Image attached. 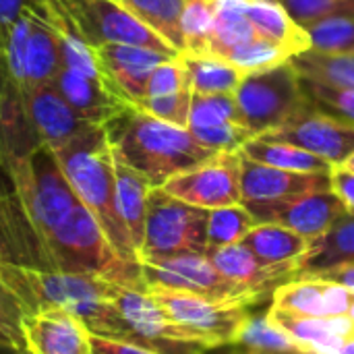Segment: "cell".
<instances>
[{
  "label": "cell",
  "instance_id": "53",
  "mask_svg": "<svg viewBox=\"0 0 354 354\" xmlns=\"http://www.w3.org/2000/svg\"><path fill=\"white\" fill-rule=\"evenodd\" d=\"M203 354H214V348H207ZM228 354H234V346H232V353H228Z\"/></svg>",
  "mask_w": 354,
  "mask_h": 354
},
{
  "label": "cell",
  "instance_id": "29",
  "mask_svg": "<svg viewBox=\"0 0 354 354\" xmlns=\"http://www.w3.org/2000/svg\"><path fill=\"white\" fill-rule=\"evenodd\" d=\"M183 62L193 93H234L249 75L247 71L214 56H183Z\"/></svg>",
  "mask_w": 354,
  "mask_h": 354
},
{
  "label": "cell",
  "instance_id": "24",
  "mask_svg": "<svg viewBox=\"0 0 354 354\" xmlns=\"http://www.w3.org/2000/svg\"><path fill=\"white\" fill-rule=\"evenodd\" d=\"M116 168V205L120 220L131 236V243L137 251V257L143 247L145 236V218H147V199L151 193V185L133 168L114 160Z\"/></svg>",
  "mask_w": 354,
  "mask_h": 354
},
{
  "label": "cell",
  "instance_id": "42",
  "mask_svg": "<svg viewBox=\"0 0 354 354\" xmlns=\"http://www.w3.org/2000/svg\"><path fill=\"white\" fill-rule=\"evenodd\" d=\"M27 315L23 303L0 282V338L25 353L21 326Z\"/></svg>",
  "mask_w": 354,
  "mask_h": 354
},
{
  "label": "cell",
  "instance_id": "21",
  "mask_svg": "<svg viewBox=\"0 0 354 354\" xmlns=\"http://www.w3.org/2000/svg\"><path fill=\"white\" fill-rule=\"evenodd\" d=\"M31 27L27 39V56H25V89L52 83L62 66L60 48L54 23L48 12L46 0L29 8Z\"/></svg>",
  "mask_w": 354,
  "mask_h": 354
},
{
  "label": "cell",
  "instance_id": "17",
  "mask_svg": "<svg viewBox=\"0 0 354 354\" xmlns=\"http://www.w3.org/2000/svg\"><path fill=\"white\" fill-rule=\"evenodd\" d=\"M25 104L41 145L50 149L75 139L91 127H100L81 118L60 95L54 83L25 89Z\"/></svg>",
  "mask_w": 354,
  "mask_h": 354
},
{
  "label": "cell",
  "instance_id": "8",
  "mask_svg": "<svg viewBox=\"0 0 354 354\" xmlns=\"http://www.w3.org/2000/svg\"><path fill=\"white\" fill-rule=\"evenodd\" d=\"M139 266L145 288L193 292L216 301H259V297L224 278L205 255H174Z\"/></svg>",
  "mask_w": 354,
  "mask_h": 354
},
{
  "label": "cell",
  "instance_id": "27",
  "mask_svg": "<svg viewBox=\"0 0 354 354\" xmlns=\"http://www.w3.org/2000/svg\"><path fill=\"white\" fill-rule=\"evenodd\" d=\"M255 35L245 15V0H216V25L207 56L224 60L232 50L251 41Z\"/></svg>",
  "mask_w": 354,
  "mask_h": 354
},
{
  "label": "cell",
  "instance_id": "50",
  "mask_svg": "<svg viewBox=\"0 0 354 354\" xmlns=\"http://www.w3.org/2000/svg\"><path fill=\"white\" fill-rule=\"evenodd\" d=\"M340 166H344L346 170H353L354 172V153L348 158V160H346V162H344V164H340Z\"/></svg>",
  "mask_w": 354,
  "mask_h": 354
},
{
  "label": "cell",
  "instance_id": "30",
  "mask_svg": "<svg viewBox=\"0 0 354 354\" xmlns=\"http://www.w3.org/2000/svg\"><path fill=\"white\" fill-rule=\"evenodd\" d=\"M290 62L303 79L354 89V56L322 54L315 50H307L303 54L292 56Z\"/></svg>",
  "mask_w": 354,
  "mask_h": 354
},
{
  "label": "cell",
  "instance_id": "55",
  "mask_svg": "<svg viewBox=\"0 0 354 354\" xmlns=\"http://www.w3.org/2000/svg\"><path fill=\"white\" fill-rule=\"evenodd\" d=\"M353 338H354V336H353Z\"/></svg>",
  "mask_w": 354,
  "mask_h": 354
},
{
  "label": "cell",
  "instance_id": "6",
  "mask_svg": "<svg viewBox=\"0 0 354 354\" xmlns=\"http://www.w3.org/2000/svg\"><path fill=\"white\" fill-rule=\"evenodd\" d=\"M147 292L178 328L207 348L232 346L255 305L249 301H216L193 292L162 288H147Z\"/></svg>",
  "mask_w": 354,
  "mask_h": 354
},
{
  "label": "cell",
  "instance_id": "20",
  "mask_svg": "<svg viewBox=\"0 0 354 354\" xmlns=\"http://www.w3.org/2000/svg\"><path fill=\"white\" fill-rule=\"evenodd\" d=\"M354 292L346 286L326 280H290L272 292V305L290 309L309 317H342L348 315Z\"/></svg>",
  "mask_w": 354,
  "mask_h": 354
},
{
  "label": "cell",
  "instance_id": "31",
  "mask_svg": "<svg viewBox=\"0 0 354 354\" xmlns=\"http://www.w3.org/2000/svg\"><path fill=\"white\" fill-rule=\"evenodd\" d=\"M216 25V0H185L180 31L185 39L183 56H207Z\"/></svg>",
  "mask_w": 354,
  "mask_h": 354
},
{
  "label": "cell",
  "instance_id": "19",
  "mask_svg": "<svg viewBox=\"0 0 354 354\" xmlns=\"http://www.w3.org/2000/svg\"><path fill=\"white\" fill-rule=\"evenodd\" d=\"M205 257L224 278L243 286L259 299L268 290H276L278 286L295 280V266H263L243 243L222 249H209L205 251Z\"/></svg>",
  "mask_w": 354,
  "mask_h": 354
},
{
  "label": "cell",
  "instance_id": "38",
  "mask_svg": "<svg viewBox=\"0 0 354 354\" xmlns=\"http://www.w3.org/2000/svg\"><path fill=\"white\" fill-rule=\"evenodd\" d=\"M191 102H193V89H183V91L172 93V95L143 97L135 104V108L147 112L149 116H153L158 120L187 129L189 127V114H191Z\"/></svg>",
  "mask_w": 354,
  "mask_h": 354
},
{
  "label": "cell",
  "instance_id": "48",
  "mask_svg": "<svg viewBox=\"0 0 354 354\" xmlns=\"http://www.w3.org/2000/svg\"><path fill=\"white\" fill-rule=\"evenodd\" d=\"M23 351H19V348H15L10 342H6V340H2L0 338V354H21Z\"/></svg>",
  "mask_w": 354,
  "mask_h": 354
},
{
  "label": "cell",
  "instance_id": "18",
  "mask_svg": "<svg viewBox=\"0 0 354 354\" xmlns=\"http://www.w3.org/2000/svg\"><path fill=\"white\" fill-rule=\"evenodd\" d=\"M52 83L68 102V106L91 124L104 127L114 114L129 106L120 95L114 93L104 75H91L77 68L60 66Z\"/></svg>",
  "mask_w": 354,
  "mask_h": 354
},
{
  "label": "cell",
  "instance_id": "47",
  "mask_svg": "<svg viewBox=\"0 0 354 354\" xmlns=\"http://www.w3.org/2000/svg\"><path fill=\"white\" fill-rule=\"evenodd\" d=\"M234 354H311V353H305V351H245V348L234 346Z\"/></svg>",
  "mask_w": 354,
  "mask_h": 354
},
{
  "label": "cell",
  "instance_id": "32",
  "mask_svg": "<svg viewBox=\"0 0 354 354\" xmlns=\"http://www.w3.org/2000/svg\"><path fill=\"white\" fill-rule=\"evenodd\" d=\"M257 226L251 212L239 203L230 207H218L209 209V222H207V251L209 249H222L230 245L243 243V239Z\"/></svg>",
  "mask_w": 354,
  "mask_h": 354
},
{
  "label": "cell",
  "instance_id": "41",
  "mask_svg": "<svg viewBox=\"0 0 354 354\" xmlns=\"http://www.w3.org/2000/svg\"><path fill=\"white\" fill-rule=\"evenodd\" d=\"M183 89H191L189 83V73L183 62V56L170 58L162 62L149 77L147 81V91L145 97H162V95H172Z\"/></svg>",
  "mask_w": 354,
  "mask_h": 354
},
{
  "label": "cell",
  "instance_id": "45",
  "mask_svg": "<svg viewBox=\"0 0 354 354\" xmlns=\"http://www.w3.org/2000/svg\"><path fill=\"white\" fill-rule=\"evenodd\" d=\"M91 354H158L131 342H118L108 338L91 336Z\"/></svg>",
  "mask_w": 354,
  "mask_h": 354
},
{
  "label": "cell",
  "instance_id": "46",
  "mask_svg": "<svg viewBox=\"0 0 354 354\" xmlns=\"http://www.w3.org/2000/svg\"><path fill=\"white\" fill-rule=\"evenodd\" d=\"M307 280H326V282H334V284H340V286H346L354 292V263H344V266H338V268H332V270H326V272H319Z\"/></svg>",
  "mask_w": 354,
  "mask_h": 354
},
{
  "label": "cell",
  "instance_id": "54",
  "mask_svg": "<svg viewBox=\"0 0 354 354\" xmlns=\"http://www.w3.org/2000/svg\"><path fill=\"white\" fill-rule=\"evenodd\" d=\"M21 354H27V353H21Z\"/></svg>",
  "mask_w": 354,
  "mask_h": 354
},
{
  "label": "cell",
  "instance_id": "15",
  "mask_svg": "<svg viewBox=\"0 0 354 354\" xmlns=\"http://www.w3.org/2000/svg\"><path fill=\"white\" fill-rule=\"evenodd\" d=\"M41 145L27 112L25 91L0 62V170L31 158Z\"/></svg>",
  "mask_w": 354,
  "mask_h": 354
},
{
  "label": "cell",
  "instance_id": "4",
  "mask_svg": "<svg viewBox=\"0 0 354 354\" xmlns=\"http://www.w3.org/2000/svg\"><path fill=\"white\" fill-rule=\"evenodd\" d=\"M241 122L253 137L276 131L309 110L301 75L290 60L249 73L234 91Z\"/></svg>",
  "mask_w": 354,
  "mask_h": 354
},
{
  "label": "cell",
  "instance_id": "1",
  "mask_svg": "<svg viewBox=\"0 0 354 354\" xmlns=\"http://www.w3.org/2000/svg\"><path fill=\"white\" fill-rule=\"evenodd\" d=\"M4 176L19 201L29 239L15 268L97 276L147 290L141 266L124 261L114 251L93 214L71 189L50 147H39L31 158L4 170Z\"/></svg>",
  "mask_w": 354,
  "mask_h": 354
},
{
  "label": "cell",
  "instance_id": "14",
  "mask_svg": "<svg viewBox=\"0 0 354 354\" xmlns=\"http://www.w3.org/2000/svg\"><path fill=\"white\" fill-rule=\"evenodd\" d=\"M21 334L27 354H91V332L60 307L27 313Z\"/></svg>",
  "mask_w": 354,
  "mask_h": 354
},
{
  "label": "cell",
  "instance_id": "35",
  "mask_svg": "<svg viewBox=\"0 0 354 354\" xmlns=\"http://www.w3.org/2000/svg\"><path fill=\"white\" fill-rule=\"evenodd\" d=\"M226 122H241L234 93H193L187 129L214 127Z\"/></svg>",
  "mask_w": 354,
  "mask_h": 354
},
{
  "label": "cell",
  "instance_id": "12",
  "mask_svg": "<svg viewBox=\"0 0 354 354\" xmlns=\"http://www.w3.org/2000/svg\"><path fill=\"white\" fill-rule=\"evenodd\" d=\"M97 66L114 89L127 104L135 106L139 100L145 97L147 81L151 73L172 56L141 48V46H127V44H110L93 48ZM178 58V56H176Z\"/></svg>",
  "mask_w": 354,
  "mask_h": 354
},
{
  "label": "cell",
  "instance_id": "22",
  "mask_svg": "<svg viewBox=\"0 0 354 354\" xmlns=\"http://www.w3.org/2000/svg\"><path fill=\"white\" fill-rule=\"evenodd\" d=\"M354 263V214L340 216L322 236L309 243V249L297 261L295 280L311 278L319 272Z\"/></svg>",
  "mask_w": 354,
  "mask_h": 354
},
{
  "label": "cell",
  "instance_id": "16",
  "mask_svg": "<svg viewBox=\"0 0 354 354\" xmlns=\"http://www.w3.org/2000/svg\"><path fill=\"white\" fill-rule=\"evenodd\" d=\"M266 313L270 324L284 332L305 353L338 354L344 342L354 336V322L348 315L309 317L276 305H272Z\"/></svg>",
  "mask_w": 354,
  "mask_h": 354
},
{
  "label": "cell",
  "instance_id": "5",
  "mask_svg": "<svg viewBox=\"0 0 354 354\" xmlns=\"http://www.w3.org/2000/svg\"><path fill=\"white\" fill-rule=\"evenodd\" d=\"M207 222L209 209L189 205L162 187L151 189L139 263L174 255H205Z\"/></svg>",
  "mask_w": 354,
  "mask_h": 354
},
{
  "label": "cell",
  "instance_id": "11",
  "mask_svg": "<svg viewBox=\"0 0 354 354\" xmlns=\"http://www.w3.org/2000/svg\"><path fill=\"white\" fill-rule=\"evenodd\" d=\"M261 139L297 145L332 166L344 164L354 153V124L324 116L311 110V106L299 118L261 135Z\"/></svg>",
  "mask_w": 354,
  "mask_h": 354
},
{
  "label": "cell",
  "instance_id": "49",
  "mask_svg": "<svg viewBox=\"0 0 354 354\" xmlns=\"http://www.w3.org/2000/svg\"><path fill=\"white\" fill-rule=\"evenodd\" d=\"M338 354H354V338L346 340V342H344V346L340 348V353Z\"/></svg>",
  "mask_w": 354,
  "mask_h": 354
},
{
  "label": "cell",
  "instance_id": "37",
  "mask_svg": "<svg viewBox=\"0 0 354 354\" xmlns=\"http://www.w3.org/2000/svg\"><path fill=\"white\" fill-rule=\"evenodd\" d=\"M226 62L247 71V73H255V71H266V68H274L286 60H290V56L278 48L276 44L255 35L251 41L239 46L236 50H232L226 58Z\"/></svg>",
  "mask_w": 354,
  "mask_h": 354
},
{
  "label": "cell",
  "instance_id": "13",
  "mask_svg": "<svg viewBox=\"0 0 354 354\" xmlns=\"http://www.w3.org/2000/svg\"><path fill=\"white\" fill-rule=\"evenodd\" d=\"M332 191L330 174L288 172L253 162L241 153V203H276L299 195Z\"/></svg>",
  "mask_w": 354,
  "mask_h": 354
},
{
  "label": "cell",
  "instance_id": "7",
  "mask_svg": "<svg viewBox=\"0 0 354 354\" xmlns=\"http://www.w3.org/2000/svg\"><path fill=\"white\" fill-rule=\"evenodd\" d=\"M66 17L71 27L91 48L127 44L141 46L172 58L180 56L166 39L122 8L116 0H52Z\"/></svg>",
  "mask_w": 354,
  "mask_h": 354
},
{
  "label": "cell",
  "instance_id": "3",
  "mask_svg": "<svg viewBox=\"0 0 354 354\" xmlns=\"http://www.w3.org/2000/svg\"><path fill=\"white\" fill-rule=\"evenodd\" d=\"M52 151L71 189L93 214L114 251L124 261L139 263L137 251L118 214L116 168L104 127H91Z\"/></svg>",
  "mask_w": 354,
  "mask_h": 354
},
{
  "label": "cell",
  "instance_id": "28",
  "mask_svg": "<svg viewBox=\"0 0 354 354\" xmlns=\"http://www.w3.org/2000/svg\"><path fill=\"white\" fill-rule=\"evenodd\" d=\"M122 8L135 15L141 23L153 29L166 39L178 54L185 52V39L180 31V15L185 0H116Z\"/></svg>",
  "mask_w": 354,
  "mask_h": 354
},
{
  "label": "cell",
  "instance_id": "43",
  "mask_svg": "<svg viewBox=\"0 0 354 354\" xmlns=\"http://www.w3.org/2000/svg\"><path fill=\"white\" fill-rule=\"evenodd\" d=\"M330 180H332V191L340 197V201L344 203L346 212L354 214V172L346 170L344 166H334L330 172Z\"/></svg>",
  "mask_w": 354,
  "mask_h": 354
},
{
  "label": "cell",
  "instance_id": "52",
  "mask_svg": "<svg viewBox=\"0 0 354 354\" xmlns=\"http://www.w3.org/2000/svg\"><path fill=\"white\" fill-rule=\"evenodd\" d=\"M348 317L354 322V299H353V303H351V309H348Z\"/></svg>",
  "mask_w": 354,
  "mask_h": 354
},
{
  "label": "cell",
  "instance_id": "39",
  "mask_svg": "<svg viewBox=\"0 0 354 354\" xmlns=\"http://www.w3.org/2000/svg\"><path fill=\"white\" fill-rule=\"evenodd\" d=\"M189 133L207 149L212 151H241L243 145L251 139V131H247L241 122H226L214 127H199L189 129Z\"/></svg>",
  "mask_w": 354,
  "mask_h": 354
},
{
  "label": "cell",
  "instance_id": "40",
  "mask_svg": "<svg viewBox=\"0 0 354 354\" xmlns=\"http://www.w3.org/2000/svg\"><path fill=\"white\" fill-rule=\"evenodd\" d=\"M282 6L303 29L332 15L354 17V0H284Z\"/></svg>",
  "mask_w": 354,
  "mask_h": 354
},
{
  "label": "cell",
  "instance_id": "51",
  "mask_svg": "<svg viewBox=\"0 0 354 354\" xmlns=\"http://www.w3.org/2000/svg\"><path fill=\"white\" fill-rule=\"evenodd\" d=\"M245 2H272V4H282L284 0H245Z\"/></svg>",
  "mask_w": 354,
  "mask_h": 354
},
{
  "label": "cell",
  "instance_id": "33",
  "mask_svg": "<svg viewBox=\"0 0 354 354\" xmlns=\"http://www.w3.org/2000/svg\"><path fill=\"white\" fill-rule=\"evenodd\" d=\"M311 39V50L322 54L354 56V17L332 15L305 29Z\"/></svg>",
  "mask_w": 354,
  "mask_h": 354
},
{
  "label": "cell",
  "instance_id": "26",
  "mask_svg": "<svg viewBox=\"0 0 354 354\" xmlns=\"http://www.w3.org/2000/svg\"><path fill=\"white\" fill-rule=\"evenodd\" d=\"M241 153L253 162H259L263 166L288 170V172H305V174H330L332 164L322 160L319 156H313L297 145L290 143H278V141H266L261 137H255L247 141L241 149Z\"/></svg>",
  "mask_w": 354,
  "mask_h": 354
},
{
  "label": "cell",
  "instance_id": "10",
  "mask_svg": "<svg viewBox=\"0 0 354 354\" xmlns=\"http://www.w3.org/2000/svg\"><path fill=\"white\" fill-rule=\"evenodd\" d=\"M257 224L284 226L309 243L322 236L340 216L346 214L344 203L334 191H315L276 203L245 205Z\"/></svg>",
  "mask_w": 354,
  "mask_h": 354
},
{
  "label": "cell",
  "instance_id": "36",
  "mask_svg": "<svg viewBox=\"0 0 354 354\" xmlns=\"http://www.w3.org/2000/svg\"><path fill=\"white\" fill-rule=\"evenodd\" d=\"M232 346L245 351H303L284 332H280L270 324L268 313H259V315L251 313Z\"/></svg>",
  "mask_w": 354,
  "mask_h": 354
},
{
  "label": "cell",
  "instance_id": "25",
  "mask_svg": "<svg viewBox=\"0 0 354 354\" xmlns=\"http://www.w3.org/2000/svg\"><path fill=\"white\" fill-rule=\"evenodd\" d=\"M243 245L263 263V266H295L309 249V241L301 234L278 226V224H257L245 239Z\"/></svg>",
  "mask_w": 354,
  "mask_h": 354
},
{
  "label": "cell",
  "instance_id": "44",
  "mask_svg": "<svg viewBox=\"0 0 354 354\" xmlns=\"http://www.w3.org/2000/svg\"><path fill=\"white\" fill-rule=\"evenodd\" d=\"M44 0H0V41L15 25V21L31 6L41 4Z\"/></svg>",
  "mask_w": 354,
  "mask_h": 354
},
{
  "label": "cell",
  "instance_id": "23",
  "mask_svg": "<svg viewBox=\"0 0 354 354\" xmlns=\"http://www.w3.org/2000/svg\"><path fill=\"white\" fill-rule=\"evenodd\" d=\"M245 15L259 37L276 44L290 58L311 50L309 33L286 12L282 4L245 2Z\"/></svg>",
  "mask_w": 354,
  "mask_h": 354
},
{
  "label": "cell",
  "instance_id": "34",
  "mask_svg": "<svg viewBox=\"0 0 354 354\" xmlns=\"http://www.w3.org/2000/svg\"><path fill=\"white\" fill-rule=\"evenodd\" d=\"M303 91L311 110L336 118L340 122L354 124V89L348 87H334L326 83H317L311 79H303Z\"/></svg>",
  "mask_w": 354,
  "mask_h": 354
},
{
  "label": "cell",
  "instance_id": "9",
  "mask_svg": "<svg viewBox=\"0 0 354 354\" xmlns=\"http://www.w3.org/2000/svg\"><path fill=\"white\" fill-rule=\"evenodd\" d=\"M162 189L168 195L201 209L239 205L241 151H220L212 160L176 174Z\"/></svg>",
  "mask_w": 354,
  "mask_h": 354
},
{
  "label": "cell",
  "instance_id": "2",
  "mask_svg": "<svg viewBox=\"0 0 354 354\" xmlns=\"http://www.w3.org/2000/svg\"><path fill=\"white\" fill-rule=\"evenodd\" d=\"M104 131L114 160L139 172L153 189L220 153L203 147L189 129L158 120L131 104L114 114Z\"/></svg>",
  "mask_w": 354,
  "mask_h": 354
}]
</instances>
